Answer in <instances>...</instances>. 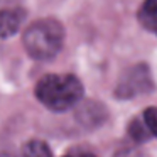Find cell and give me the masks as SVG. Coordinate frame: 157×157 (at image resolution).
<instances>
[{
  "instance_id": "5",
  "label": "cell",
  "mask_w": 157,
  "mask_h": 157,
  "mask_svg": "<svg viewBox=\"0 0 157 157\" xmlns=\"http://www.w3.org/2000/svg\"><path fill=\"white\" fill-rule=\"evenodd\" d=\"M137 17L144 29L157 34V0H144Z\"/></svg>"
},
{
  "instance_id": "11",
  "label": "cell",
  "mask_w": 157,
  "mask_h": 157,
  "mask_svg": "<svg viewBox=\"0 0 157 157\" xmlns=\"http://www.w3.org/2000/svg\"><path fill=\"white\" fill-rule=\"evenodd\" d=\"M79 157H95V155H93V154H81Z\"/></svg>"
},
{
  "instance_id": "12",
  "label": "cell",
  "mask_w": 157,
  "mask_h": 157,
  "mask_svg": "<svg viewBox=\"0 0 157 157\" xmlns=\"http://www.w3.org/2000/svg\"><path fill=\"white\" fill-rule=\"evenodd\" d=\"M64 157H69V155H64Z\"/></svg>"
},
{
  "instance_id": "8",
  "label": "cell",
  "mask_w": 157,
  "mask_h": 157,
  "mask_svg": "<svg viewBox=\"0 0 157 157\" xmlns=\"http://www.w3.org/2000/svg\"><path fill=\"white\" fill-rule=\"evenodd\" d=\"M130 132H132L133 139H137V140H149V137H150V133L147 130V127L144 125V122H139V120H135L132 123Z\"/></svg>"
},
{
  "instance_id": "10",
  "label": "cell",
  "mask_w": 157,
  "mask_h": 157,
  "mask_svg": "<svg viewBox=\"0 0 157 157\" xmlns=\"http://www.w3.org/2000/svg\"><path fill=\"white\" fill-rule=\"evenodd\" d=\"M0 157H15L12 154H7V152H0Z\"/></svg>"
},
{
  "instance_id": "1",
  "label": "cell",
  "mask_w": 157,
  "mask_h": 157,
  "mask_svg": "<svg viewBox=\"0 0 157 157\" xmlns=\"http://www.w3.org/2000/svg\"><path fill=\"white\" fill-rule=\"evenodd\" d=\"M37 100L49 110L64 112L83 96V85L73 75H46L36 86Z\"/></svg>"
},
{
  "instance_id": "6",
  "label": "cell",
  "mask_w": 157,
  "mask_h": 157,
  "mask_svg": "<svg viewBox=\"0 0 157 157\" xmlns=\"http://www.w3.org/2000/svg\"><path fill=\"white\" fill-rule=\"evenodd\" d=\"M24 157H52L49 145L42 140H29L24 145Z\"/></svg>"
},
{
  "instance_id": "2",
  "label": "cell",
  "mask_w": 157,
  "mask_h": 157,
  "mask_svg": "<svg viewBox=\"0 0 157 157\" xmlns=\"http://www.w3.org/2000/svg\"><path fill=\"white\" fill-rule=\"evenodd\" d=\"M64 29L56 19L36 21L24 32V48L27 54L39 61L51 59L61 51Z\"/></svg>"
},
{
  "instance_id": "3",
  "label": "cell",
  "mask_w": 157,
  "mask_h": 157,
  "mask_svg": "<svg viewBox=\"0 0 157 157\" xmlns=\"http://www.w3.org/2000/svg\"><path fill=\"white\" fill-rule=\"evenodd\" d=\"M152 81H150V73L149 68L145 66H137V68L130 69L128 75L122 79V83L118 85V95L123 98L133 96L137 93H144L150 88Z\"/></svg>"
},
{
  "instance_id": "7",
  "label": "cell",
  "mask_w": 157,
  "mask_h": 157,
  "mask_svg": "<svg viewBox=\"0 0 157 157\" xmlns=\"http://www.w3.org/2000/svg\"><path fill=\"white\" fill-rule=\"evenodd\" d=\"M144 125L147 127L150 135L157 137V106H150L144 112Z\"/></svg>"
},
{
  "instance_id": "9",
  "label": "cell",
  "mask_w": 157,
  "mask_h": 157,
  "mask_svg": "<svg viewBox=\"0 0 157 157\" xmlns=\"http://www.w3.org/2000/svg\"><path fill=\"white\" fill-rule=\"evenodd\" d=\"M117 157H140V155H137V154H133V152H128V154H118Z\"/></svg>"
},
{
  "instance_id": "4",
  "label": "cell",
  "mask_w": 157,
  "mask_h": 157,
  "mask_svg": "<svg viewBox=\"0 0 157 157\" xmlns=\"http://www.w3.org/2000/svg\"><path fill=\"white\" fill-rule=\"evenodd\" d=\"M24 19L25 12L22 9H2L0 10V37L7 39L17 34Z\"/></svg>"
}]
</instances>
